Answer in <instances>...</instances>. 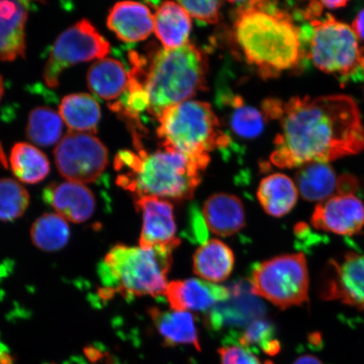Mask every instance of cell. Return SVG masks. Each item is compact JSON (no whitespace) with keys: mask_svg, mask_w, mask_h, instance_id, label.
Listing matches in <instances>:
<instances>
[{"mask_svg":"<svg viewBox=\"0 0 364 364\" xmlns=\"http://www.w3.org/2000/svg\"><path fill=\"white\" fill-rule=\"evenodd\" d=\"M263 112L280 121L270 157L277 167L329 163L364 149L361 113L348 95L294 97L288 102L271 99L263 103Z\"/></svg>","mask_w":364,"mask_h":364,"instance_id":"cell-1","label":"cell"},{"mask_svg":"<svg viewBox=\"0 0 364 364\" xmlns=\"http://www.w3.org/2000/svg\"><path fill=\"white\" fill-rule=\"evenodd\" d=\"M234 31L236 43L263 77L298 65L303 54L301 31L288 13L269 2H240Z\"/></svg>","mask_w":364,"mask_h":364,"instance_id":"cell-2","label":"cell"},{"mask_svg":"<svg viewBox=\"0 0 364 364\" xmlns=\"http://www.w3.org/2000/svg\"><path fill=\"white\" fill-rule=\"evenodd\" d=\"M117 171L127 170L118 176L117 184L136 198L151 196L176 201L193 198L202 181L203 168L183 154L171 149L139 154L124 150L115 159Z\"/></svg>","mask_w":364,"mask_h":364,"instance_id":"cell-3","label":"cell"},{"mask_svg":"<svg viewBox=\"0 0 364 364\" xmlns=\"http://www.w3.org/2000/svg\"><path fill=\"white\" fill-rule=\"evenodd\" d=\"M207 70L206 58L192 43L158 52L144 84L148 112L158 118L166 108L188 101L206 88Z\"/></svg>","mask_w":364,"mask_h":364,"instance_id":"cell-4","label":"cell"},{"mask_svg":"<svg viewBox=\"0 0 364 364\" xmlns=\"http://www.w3.org/2000/svg\"><path fill=\"white\" fill-rule=\"evenodd\" d=\"M158 120L157 134L164 149L183 154L203 170L213 150L229 146L230 136L221 130L208 103L186 101L174 105L164 110Z\"/></svg>","mask_w":364,"mask_h":364,"instance_id":"cell-5","label":"cell"},{"mask_svg":"<svg viewBox=\"0 0 364 364\" xmlns=\"http://www.w3.org/2000/svg\"><path fill=\"white\" fill-rule=\"evenodd\" d=\"M174 250L117 245L105 257L100 276L108 291L124 297L165 295Z\"/></svg>","mask_w":364,"mask_h":364,"instance_id":"cell-6","label":"cell"},{"mask_svg":"<svg viewBox=\"0 0 364 364\" xmlns=\"http://www.w3.org/2000/svg\"><path fill=\"white\" fill-rule=\"evenodd\" d=\"M309 41V58L318 70L336 77L341 83L364 81V47L352 26L327 14L324 19L311 22L302 31Z\"/></svg>","mask_w":364,"mask_h":364,"instance_id":"cell-7","label":"cell"},{"mask_svg":"<svg viewBox=\"0 0 364 364\" xmlns=\"http://www.w3.org/2000/svg\"><path fill=\"white\" fill-rule=\"evenodd\" d=\"M252 291L280 309L309 300V277L303 253L284 255L259 264L252 273Z\"/></svg>","mask_w":364,"mask_h":364,"instance_id":"cell-8","label":"cell"},{"mask_svg":"<svg viewBox=\"0 0 364 364\" xmlns=\"http://www.w3.org/2000/svg\"><path fill=\"white\" fill-rule=\"evenodd\" d=\"M111 46L88 20H81L58 36L43 72L50 88H56L63 72L78 63L102 59Z\"/></svg>","mask_w":364,"mask_h":364,"instance_id":"cell-9","label":"cell"},{"mask_svg":"<svg viewBox=\"0 0 364 364\" xmlns=\"http://www.w3.org/2000/svg\"><path fill=\"white\" fill-rule=\"evenodd\" d=\"M58 170L68 181L91 183L106 170L108 151L97 136L68 132L54 150Z\"/></svg>","mask_w":364,"mask_h":364,"instance_id":"cell-10","label":"cell"},{"mask_svg":"<svg viewBox=\"0 0 364 364\" xmlns=\"http://www.w3.org/2000/svg\"><path fill=\"white\" fill-rule=\"evenodd\" d=\"M320 295L326 301L338 300L364 309V254L348 252L327 263L322 277Z\"/></svg>","mask_w":364,"mask_h":364,"instance_id":"cell-11","label":"cell"},{"mask_svg":"<svg viewBox=\"0 0 364 364\" xmlns=\"http://www.w3.org/2000/svg\"><path fill=\"white\" fill-rule=\"evenodd\" d=\"M135 205L143 217L139 247L176 249L181 240L176 237L173 205L166 199L151 196L136 198Z\"/></svg>","mask_w":364,"mask_h":364,"instance_id":"cell-12","label":"cell"},{"mask_svg":"<svg viewBox=\"0 0 364 364\" xmlns=\"http://www.w3.org/2000/svg\"><path fill=\"white\" fill-rule=\"evenodd\" d=\"M316 230L352 236L364 226V204L354 195H338L316 205L311 217Z\"/></svg>","mask_w":364,"mask_h":364,"instance_id":"cell-13","label":"cell"},{"mask_svg":"<svg viewBox=\"0 0 364 364\" xmlns=\"http://www.w3.org/2000/svg\"><path fill=\"white\" fill-rule=\"evenodd\" d=\"M165 296L172 311H203L218 302L225 301L230 292L225 287L191 279L171 282Z\"/></svg>","mask_w":364,"mask_h":364,"instance_id":"cell-14","label":"cell"},{"mask_svg":"<svg viewBox=\"0 0 364 364\" xmlns=\"http://www.w3.org/2000/svg\"><path fill=\"white\" fill-rule=\"evenodd\" d=\"M43 199L55 209L58 215L76 224L87 221L95 209L93 193L79 182L53 183L44 190Z\"/></svg>","mask_w":364,"mask_h":364,"instance_id":"cell-15","label":"cell"},{"mask_svg":"<svg viewBox=\"0 0 364 364\" xmlns=\"http://www.w3.org/2000/svg\"><path fill=\"white\" fill-rule=\"evenodd\" d=\"M107 26L121 41L138 43L152 34L154 16L142 3L119 2L109 12Z\"/></svg>","mask_w":364,"mask_h":364,"instance_id":"cell-16","label":"cell"},{"mask_svg":"<svg viewBox=\"0 0 364 364\" xmlns=\"http://www.w3.org/2000/svg\"><path fill=\"white\" fill-rule=\"evenodd\" d=\"M27 17L26 2L0 1V61L25 57Z\"/></svg>","mask_w":364,"mask_h":364,"instance_id":"cell-17","label":"cell"},{"mask_svg":"<svg viewBox=\"0 0 364 364\" xmlns=\"http://www.w3.org/2000/svg\"><path fill=\"white\" fill-rule=\"evenodd\" d=\"M203 215L209 230L222 237L238 233L245 225L243 203L231 194L211 196L203 204Z\"/></svg>","mask_w":364,"mask_h":364,"instance_id":"cell-18","label":"cell"},{"mask_svg":"<svg viewBox=\"0 0 364 364\" xmlns=\"http://www.w3.org/2000/svg\"><path fill=\"white\" fill-rule=\"evenodd\" d=\"M235 266V255L223 241L213 239L203 243L193 256L196 275L209 283L225 281Z\"/></svg>","mask_w":364,"mask_h":364,"instance_id":"cell-19","label":"cell"},{"mask_svg":"<svg viewBox=\"0 0 364 364\" xmlns=\"http://www.w3.org/2000/svg\"><path fill=\"white\" fill-rule=\"evenodd\" d=\"M154 326L167 346L191 345L201 351L195 316L188 311L149 309Z\"/></svg>","mask_w":364,"mask_h":364,"instance_id":"cell-20","label":"cell"},{"mask_svg":"<svg viewBox=\"0 0 364 364\" xmlns=\"http://www.w3.org/2000/svg\"><path fill=\"white\" fill-rule=\"evenodd\" d=\"M192 20L180 4L164 2L154 15V31L167 50L182 47L188 43Z\"/></svg>","mask_w":364,"mask_h":364,"instance_id":"cell-21","label":"cell"},{"mask_svg":"<svg viewBox=\"0 0 364 364\" xmlns=\"http://www.w3.org/2000/svg\"><path fill=\"white\" fill-rule=\"evenodd\" d=\"M129 80L124 65L111 58H104L93 63L87 75L91 92L106 101H113L125 93Z\"/></svg>","mask_w":364,"mask_h":364,"instance_id":"cell-22","label":"cell"},{"mask_svg":"<svg viewBox=\"0 0 364 364\" xmlns=\"http://www.w3.org/2000/svg\"><path fill=\"white\" fill-rule=\"evenodd\" d=\"M299 191L294 182L277 173L264 178L257 191V198L264 210L273 217H283L292 210L298 200Z\"/></svg>","mask_w":364,"mask_h":364,"instance_id":"cell-23","label":"cell"},{"mask_svg":"<svg viewBox=\"0 0 364 364\" xmlns=\"http://www.w3.org/2000/svg\"><path fill=\"white\" fill-rule=\"evenodd\" d=\"M59 114L71 132L97 133L101 120V107L97 100L88 94H72L62 100Z\"/></svg>","mask_w":364,"mask_h":364,"instance_id":"cell-24","label":"cell"},{"mask_svg":"<svg viewBox=\"0 0 364 364\" xmlns=\"http://www.w3.org/2000/svg\"><path fill=\"white\" fill-rule=\"evenodd\" d=\"M338 177L329 163L311 162L299 168L296 174V186L309 202H323L331 198Z\"/></svg>","mask_w":364,"mask_h":364,"instance_id":"cell-25","label":"cell"},{"mask_svg":"<svg viewBox=\"0 0 364 364\" xmlns=\"http://www.w3.org/2000/svg\"><path fill=\"white\" fill-rule=\"evenodd\" d=\"M10 162L14 175L25 183H38L50 171V164L45 154L27 143H18L13 147Z\"/></svg>","mask_w":364,"mask_h":364,"instance_id":"cell-26","label":"cell"},{"mask_svg":"<svg viewBox=\"0 0 364 364\" xmlns=\"http://www.w3.org/2000/svg\"><path fill=\"white\" fill-rule=\"evenodd\" d=\"M70 236L67 220L58 213H45L34 222L31 229V240L44 252H56L65 247Z\"/></svg>","mask_w":364,"mask_h":364,"instance_id":"cell-27","label":"cell"},{"mask_svg":"<svg viewBox=\"0 0 364 364\" xmlns=\"http://www.w3.org/2000/svg\"><path fill=\"white\" fill-rule=\"evenodd\" d=\"M63 121L60 114L50 107H36L31 112L27 124V136L39 146L47 147L60 140Z\"/></svg>","mask_w":364,"mask_h":364,"instance_id":"cell-28","label":"cell"},{"mask_svg":"<svg viewBox=\"0 0 364 364\" xmlns=\"http://www.w3.org/2000/svg\"><path fill=\"white\" fill-rule=\"evenodd\" d=\"M225 101L233 108L230 117V127L235 135L241 139H252L261 135L265 127V114L245 105L242 98L231 95Z\"/></svg>","mask_w":364,"mask_h":364,"instance_id":"cell-29","label":"cell"},{"mask_svg":"<svg viewBox=\"0 0 364 364\" xmlns=\"http://www.w3.org/2000/svg\"><path fill=\"white\" fill-rule=\"evenodd\" d=\"M30 202L26 189L16 180H0V221L11 222L24 215Z\"/></svg>","mask_w":364,"mask_h":364,"instance_id":"cell-30","label":"cell"},{"mask_svg":"<svg viewBox=\"0 0 364 364\" xmlns=\"http://www.w3.org/2000/svg\"><path fill=\"white\" fill-rule=\"evenodd\" d=\"M274 326L265 318H258L247 326L240 339L241 347L257 348L264 353L274 356L279 353L281 345L276 338Z\"/></svg>","mask_w":364,"mask_h":364,"instance_id":"cell-31","label":"cell"},{"mask_svg":"<svg viewBox=\"0 0 364 364\" xmlns=\"http://www.w3.org/2000/svg\"><path fill=\"white\" fill-rule=\"evenodd\" d=\"M190 16L198 21L215 24L220 19V1H179Z\"/></svg>","mask_w":364,"mask_h":364,"instance_id":"cell-32","label":"cell"},{"mask_svg":"<svg viewBox=\"0 0 364 364\" xmlns=\"http://www.w3.org/2000/svg\"><path fill=\"white\" fill-rule=\"evenodd\" d=\"M220 364H273L262 362L250 350L241 346H228L218 350Z\"/></svg>","mask_w":364,"mask_h":364,"instance_id":"cell-33","label":"cell"},{"mask_svg":"<svg viewBox=\"0 0 364 364\" xmlns=\"http://www.w3.org/2000/svg\"><path fill=\"white\" fill-rule=\"evenodd\" d=\"M358 182L352 175H343L338 177L336 191L339 195H353L358 190Z\"/></svg>","mask_w":364,"mask_h":364,"instance_id":"cell-34","label":"cell"},{"mask_svg":"<svg viewBox=\"0 0 364 364\" xmlns=\"http://www.w3.org/2000/svg\"><path fill=\"white\" fill-rule=\"evenodd\" d=\"M324 9L325 7L323 6L321 1H313L309 3L306 10L304 11V17L306 18V20L309 21V22L318 20V18L321 16V14L323 13V11H324Z\"/></svg>","mask_w":364,"mask_h":364,"instance_id":"cell-35","label":"cell"},{"mask_svg":"<svg viewBox=\"0 0 364 364\" xmlns=\"http://www.w3.org/2000/svg\"><path fill=\"white\" fill-rule=\"evenodd\" d=\"M352 28L359 41L364 43V8L358 14L353 22Z\"/></svg>","mask_w":364,"mask_h":364,"instance_id":"cell-36","label":"cell"},{"mask_svg":"<svg viewBox=\"0 0 364 364\" xmlns=\"http://www.w3.org/2000/svg\"><path fill=\"white\" fill-rule=\"evenodd\" d=\"M293 364H323V363L313 355L306 354L296 359Z\"/></svg>","mask_w":364,"mask_h":364,"instance_id":"cell-37","label":"cell"},{"mask_svg":"<svg viewBox=\"0 0 364 364\" xmlns=\"http://www.w3.org/2000/svg\"><path fill=\"white\" fill-rule=\"evenodd\" d=\"M323 6L327 9H339L347 6L348 1H321Z\"/></svg>","mask_w":364,"mask_h":364,"instance_id":"cell-38","label":"cell"},{"mask_svg":"<svg viewBox=\"0 0 364 364\" xmlns=\"http://www.w3.org/2000/svg\"><path fill=\"white\" fill-rule=\"evenodd\" d=\"M86 355H87L88 358L90 361L97 362L100 358V354L98 351H95L93 348H88L85 351Z\"/></svg>","mask_w":364,"mask_h":364,"instance_id":"cell-39","label":"cell"},{"mask_svg":"<svg viewBox=\"0 0 364 364\" xmlns=\"http://www.w3.org/2000/svg\"><path fill=\"white\" fill-rule=\"evenodd\" d=\"M0 162L3 164L4 167L8 166L7 159L6 154H4L1 144H0Z\"/></svg>","mask_w":364,"mask_h":364,"instance_id":"cell-40","label":"cell"},{"mask_svg":"<svg viewBox=\"0 0 364 364\" xmlns=\"http://www.w3.org/2000/svg\"><path fill=\"white\" fill-rule=\"evenodd\" d=\"M4 90V80H3L1 75H0V100H1V98L3 97Z\"/></svg>","mask_w":364,"mask_h":364,"instance_id":"cell-41","label":"cell"}]
</instances>
